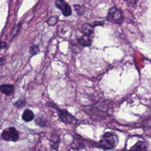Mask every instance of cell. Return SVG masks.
I'll list each match as a JSON object with an SVG mask.
<instances>
[{
	"label": "cell",
	"mask_w": 151,
	"mask_h": 151,
	"mask_svg": "<svg viewBox=\"0 0 151 151\" xmlns=\"http://www.w3.org/2000/svg\"><path fill=\"white\" fill-rule=\"evenodd\" d=\"M79 44L84 47L90 46L91 44V40L88 35H83L81 38L78 39Z\"/></svg>",
	"instance_id": "9c48e42d"
},
{
	"label": "cell",
	"mask_w": 151,
	"mask_h": 151,
	"mask_svg": "<svg viewBox=\"0 0 151 151\" xmlns=\"http://www.w3.org/2000/svg\"><path fill=\"white\" fill-rule=\"evenodd\" d=\"M40 52V48L38 47V45H32L31 46H30L29 49V52L32 55H36L37 54H38Z\"/></svg>",
	"instance_id": "7c38bea8"
},
{
	"label": "cell",
	"mask_w": 151,
	"mask_h": 151,
	"mask_svg": "<svg viewBox=\"0 0 151 151\" xmlns=\"http://www.w3.org/2000/svg\"><path fill=\"white\" fill-rule=\"evenodd\" d=\"M22 119L25 122H30V121H31L34 119V114L31 110L26 109L23 112L22 115Z\"/></svg>",
	"instance_id": "ba28073f"
},
{
	"label": "cell",
	"mask_w": 151,
	"mask_h": 151,
	"mask_svg": "<svg viewBox=\"0 0 151 151\" xmlns=\"http://www.w3.org/2000/svg\"><path fill=\"white\" fill-rule=\"evenodd\" d=\"M14 90V87L12 84H4L0 86V91L6 96H9L12 94Z\"/></svg>",
	"instance_id": "52a82bcc"
},
{
	"label": "cell",
	"mask_w": 151,
	"mask_h": 151,
	"mask_svg": "<svg viewBox=\"0 0 151 151\" xmlns=\"http://www.w3.org/2000/svg\"><path fill=\"white\" fill-rule=\"evenodd\" d=\"M73 7L78 15H83L86 12V7L83 5L75 4L73 5Z\"/></svg>",
	"instance_id": "8fae6325"
},
{
	"label": "cell",
	"mask_w": 151,
	"mask_h": 151,
	"mask_svg": "<svg viewBox=\"0 0 151 151\" xmlns=\"http://www.w3.org/2000/svg\"><path fill=\"white\" fill-rule=\"evenodd\" d=\"M2 137L6 141L16 142L19 137L18 133L14 127H9L5 129L2 133Z\"/></svg>",
	"instance_id": "277c9868"
},
{
	"label": "cell",
	"mask_w": 151,
	"mask_h": 151,
	"mask_svg": "<svg viewBox=\"0 0 151 151\" xmlns=\"http://www.w3.org/2000/svg\"><path fill=\"white\" fill-rule=\"evenodd\" d=\"M81 29L84 35L88 36H90L93 32L94 31L93 26L89 23L84 24L81 27Z\"/></svg>",
	"instance_id": "30bf717a"
},
{
	"label": "cell",
	"mask_w": 151,
	"mask_h": 151,
	"mask_svg": "<svg viewBox=\"0 0 151 151\" xmlns=\"http://www.w3.org/2000/svg\"><path fill=\"white\" fill-rule=\"evenodd\" d=\"M26 105V101L25 100L19 99L14 103V106L17 108L24 107Z\"/></svg>",
	"instance_id": "5bb4252c"
},
{
	"label": "cell",
	"mask_w": 151,
	"mask_h": 151,
	"mask_svg": "<svg viewBox=\"0 0 151 151\" xmlns=\"http://www.w3.org/2000/svg\"><path fill=\"white\" fill-rule=\"evenodd\" d=\"M118 143V139L115 134L112 133L107 132L100 140V144L104 149H111L114 148Z\"/></svg>",
	"instance_id": "7a4b0ae2"
},
{
	"label": "cell",
	"mask_w": 151,
	"mask_h": 151,
	"mask_svg": "<svg viewBox=\"0 0 151 151\" xmlns=\"http://www.w3.org/2000/svg\"><path fill=\"white\" fill-rule=\"evenodd\" d=\"M149 145L147 142L144 141H139L133 146L130 151H148Z\"/></svg>",
	"instance_id": "8992f818"
},
{
	"label": "cell",
	"mask_w": 151,
	"mask_h": 151,
	"mask_svg": "<svg viewBox=\"0 0 151 151\" xmlns=\"http://www.w3.org/2000/svg\"><path fill=\"white\" fill-rule=\"evenodd\" d=\"M52 107L55 108V109L57 110L60 120L64 123L69 124H73L77 122V119H76V117L71 114L70 113H68L67 110H61L60 108H58L55 105H54Z\"/></svg>",
	"instance_id": "3957f363"
},
{
	"label": "cell",
	"mask_w": 151,
	"mask_h": 151,
	"mask_svg": "<svg viewBox=\"0 0 151 151\" xmlns=\"http://www.w3.org/2000/svg\"><path fill=\"white\" fill-rule=\"evenodd\" d=\"M55 6L60 9L64 16L68 17L71 15L72 11L70 6L64 1L63 0H57L55 2Z\"/></svg>",
	"instance_id": "5b68a950"
},
{
	"label": "cell",
	"mask_w": 151,
	"mask_h": 151,
	"mask_svg": "<svg viewBox=\"0 0 151 151\" xmlns=\"http://www.w3.org/2000/svg\"><path fill=\"white\" fill-rule=\"evenodd\" d=\"M106 19L113 24H120L123 21L124 17L121 9L116 6H112L108 11Z\"/></svg>",
	"instance_id": "6da1fadb"
},
{
	"label": "cell",
	"mask_w": 151,
	"mask_h": 151,
	"mask_svg": "<svg viewBox=\"0 0 151 151\" xmlns=\"http://www.w3.org/2000/svg\"><path fill=\"white\" fill-rule=\"evenodd\" d=\"M7 47V44L6 42H0V50L3 49V48H5Z\"/></svg>",
	"instance_id": "9a60e30c"
},
{
	"label": "cell",
	"mask_w": 151,
	"mask_h": 151,
	"mask_svg": "<svg viewBox=\"0 0 151 151\" xmlns=\"http://www.w3.org/2000/svg\"><path fill=\"white\" fill-rule=\"evenodd\" d=\"M58 21V17L57 15H53L50 17L47 20V24L50 26H53L56 24Z\"/></svg>",
	"instance_id": "4fadbf2b"
},
{
	"label": "cell",
	"mask_w": 151,
	"mask_h": 151,
	"mask_svg": "<svg viewBox=\"0 0 151 151\" xmlns=\"http://www.w3.org/2000/svg\"><path fill=\"white\" fill-rule=\"evenodd\" d=\"M5 60H6V58L5 57L0 58V67L2 66L4 64L5 61Z\"/></svg>",
	"instance_id": "2e32d148"
}]
</instances>
